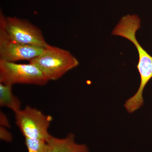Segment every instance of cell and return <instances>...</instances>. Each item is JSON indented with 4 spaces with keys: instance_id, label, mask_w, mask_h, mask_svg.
<instances>
[{
    "instance_id": "obj_7",
    "label": "cell",
    "mask_w": 152,
    "mask_h": 152,
    "mask_svg": "<svg viewBox=\"0 0 152 152\" xmlns=\"http://www.w3.org/2000/svg\"><path fill=\"white\" fill-rule=\"evenodd\" d=\"M48 152H88V148L85 145L76 143L75 136L70 133L64 138H58L52 136L48 141Z\"/></svg>"
},
{
    "instance_id": "obj_11",
    "label": "cell",
    "mask_w": 152,
    "mask_h": 152,
    "mask_svg": "<svg viewBox=\"0 0 152 152\" xmlns=\"http://www.w3.org/2000/svg\"><path fill=\"white\" fill-rule=\"evenodd\" d=\"M0 122H1V126L4 127H10V122L7 117L3 113L1 112L0 114Z\"/></svg>"
},
{
    "instance_id": "obj_2",
    "label": "cell",
    "mask_w": 152,
    "mask_h": 152,
    "mask_svg": "<svg viewBox=\"0 0 152 152\" xmlns=\"http://www.w3.org/2000/svg\"><path fill=\"white\" fill-rule=\"evenodd\" d=\"M15 114L16 124L25 138L49 140L52 136L48 132L53 120L51 116L30 106Z\"/></svg>"
},
{
    "instance_id": "obj_8",
    "label": "cell",
    "mask_w": 152,
    "mask_h": 152,
    "mask_svg": "<svg viewBox=\"0 0 152 152\" xmlns=\"http://www.w3.org/2000/svg\"><path fill=\"white\" fill-rule=\"evenodd\" d=\"M12 86L0 83V105L10 109L15 113L21 110V103L13 93Z\"/></svg>"
},
{
    "instance_id": "obj_9",
    "label": "cell",
    "mask_w": 152,
    "mask_h": 152,
    "mask_svg": "<svg viewBox=\"0 0 152 152\" xmlns=\"http://www.w3.org/2000/svg\"><path fill=\"white\" fill-rule=\"evenodd\" d=\"M25 145L28 152H48V141L41 139L25 138Z\"/></svg>"
},
{
    "instance_id": "obj_3",
    "label": "cell",
    "mask_w": 152,
    "mask_h": 152,
    "mask_svg": "<svg viewBox=\"0 0 152 152\" xmlns=\"http://www.w3.org/2000/svg\"><path fill=\"white\" fill-rule=\"evenodd\" d=\"M0 26L2 27L9 37L18 42L44 48L49 45L37 27L25 20L5 17L1 11Z\"/></svg>"
},
{
    "instance_id": "obj_4",
    "label": "cell",
    "mask_w": 152,
    "mask_h": 152,
    "mask_svg": "<svg viewBox=\"0 0 152 152\" xmlns=\"http://www.w3.org/2000/svg\"><path fill=\"white\" fill-rule=\"evenodd\" d=\"M49 80L36 66L31 63L18 64L0 60V83L43 86Z\"/></svg>"
},
{
    "instance_id": "obj_6",
    "label": "cell",
    "mask_w": 152,
    "mask_h": 152,
    "mask_svg": "<svg viewBox=\"0 0 152 152\" xmlns=\"http://www.w3.org/2000/svg\"><path fill=\"white\" fill-rule=\"evenodd\" d=\"M140 83L137 93L126 101L124 107L128 113H132L140 109L144 104L143 92L145 87L152 78V56L146 61L137 65Z\"/></svg>"
},
{
    "instance_id": "obj_5",
    "label": "cell",
    "mask_w": 152,
    "mask_h": 152,
    "mask_svg": "<svg viewBox=\"0 0 152 152\" xmlns=\"http://www.w3.org/2000/svg\"><path fill=\"white\" fill-rule=\"evenodd\" d=\"M44 49L24 45L12 39L0 26V60L11 62L22 60L29 61L40 54Z\"/></svg>"
},
{
    "instance_id": "obj_10",
    "label": "cell",
    "mask_w": 152,
    "mask_h": 152,
    "mask_svg": "<svg viewBox=\"0 0 152 152\" xmlns=\"http://www.w3.org/2000/svg\"><path fill=\"white\" fill-rule=\"evenodd\" d=\"M1 139L7 142H10L12 140L11 133L6 129V128L1 126L0 128Z\"/></svg>"
},
{
    "instance_id": "obj_1",
    "label": "cell",
    "mask_w": 152,
    "mask_h": 152,
    "mask_svg": "<svg viewBox=\"0 0 152 152\" xmlns=\"http://www.w3.org/2000/svg\"><path fill=\"white\" fill-rule=\"evenodd\" d=\"M29 63L39 69L49 81L60 79L79 64L77 59L68 50L49 45Z\"/></svg>"
}]
</instances>
